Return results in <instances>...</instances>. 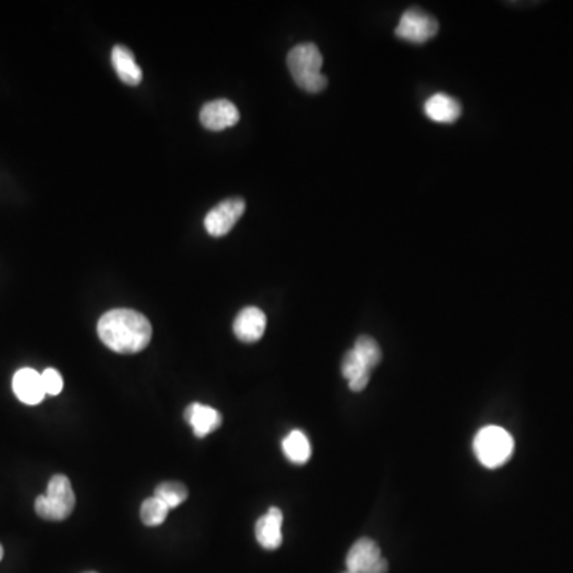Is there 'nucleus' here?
Returning <instances> with one entry per match:
<instances>
[{"label": "nucleus", "instance_id": "2eb2a0df", "mask_svg": "<svg viewBox=\"0 0 573 573\" xmlns=\"http://www.w3.org/2000/svg\"><path fill=\"white\" fill-rule=\"evenodd\" d=\"M112 64H114L115 72L118 78L126 85L136 86L142 82V69L136 63L133 51L123 45H115L112 50Z\"/></svg>", "mask_w": 573, "mask_h": 573}, {"label": "nucleus", "instance_id": "9d476101", "mask_svg": "<svg viewBox=\"0 0 573 573\" xmlns=\"http://www.w3.org/2000/svg\"><path fill=\"white\" fill-rule=\"evenodd\" d=\"M185 421L191 425L195 437L204 438L219 429L223 418L220 411L203 403H191L185 410Z\"/></svg>", "mask_w": 573, "mask_h": 573}, {"label": "nucleus", "instance_id": "b1692460", "mask_svg": "<svg viewBox=\"0 0 573 573\" xmlns=\"http://www.w3.org/2000/svg\"><path fill=\"white\" fill-rule=\"evenodd\" d=\"M86 573H96V572H86Z\"/></svg>", "mask_w": 573, "mask_h": 573}, {"label": "nucleus", "instance_id": "6ab92c4d", "mask_svg": "<svg viewBox=\"0 0 573 573\" xmlns=\"http://www.w3.org/2000/svg\"><path fill=\"white\" fill-rule=\"evenodd\" d=\"M352 349H354V351L368 363V367H370L371 370H375V368L378 367L379 362H381V347H379V344L376 343L371 336H359V338L355 340V344Z\"/></svg>", "mask_w": 573, "mask_h": 573}, {"label": "nucleus", "instance_id": "423d86ee", "mask_svg": "<svg viewBox=\"0 0 573 573\" xmlns=\"http://www.w3.org/2000/svg\"><path fill=\"white\" fill-rule=\"evenodd\" d=\"M246 211V203L242 198L225 199L219 206H215L204 219L207 233L214 238H222L233 230Z\"/></svg>", "mask_w": 573, "mask_h": 573}, {"label": "nucleus", "instance_id": "0eeeda50", "mask_svg": "<svg viewBox=\"0 0 573 573\" xmlns=\"http://www.w3.org/2000/svg\"><path fill=\"white\" fill-rule=\"evenodd\" d=\"M199 120H201V125L209 131H223L238 123L239 110L233 102L227 99H217L203 106Z\"/></svg>", "mask_w": 573, "mask_h": 573}, {"label": "nucleus", "instance_id": "a211bd4d", "mask_svg": "<svg viewBox=\"0 0 573 573\" xmlns=\"http://www.w3.org/2000/svg\"><path fill=\"white\" fill-rule=\"evenodd\" d=\"M155 497L163 500L168 505L169 510H172L188 499V489L185 488L184 484L177 483V481H166L155 489Z\"/></svg>", "mask_w": 573, "mask_h": 573}, {"label": "nucleus", "instance_id": "f8f14e48", "mask_svg": "<svg viewBox=\"0 0 573 573\" xmlns=\"http://www.w3.org/2000/svg\"><path fill=\"white\" fill-rule=\"evenodd\" d=\"M381 558V550H379L378 543L375 540L360 538L347 553L346 567L351 572L363 573Z\"/></svg>", "mask_w": 573, "mask_h": 573}, {"label": "nucleus", "instance_id": "f03ea898", "mask_svg": "<svg viewBox=\"0 0 573 573\" xmlns=\"http://www.w3.org/2000/svg\"><path fill=\"white\" fill-rule=\"evenodd\" d=\"M322 64H324L322 53L314 43H300L292 48L287 56V66L293 80L301 90L308 93H320L327 88V77L320 72Z\"/></svg>", "mask_w": 573, "mask_h": 573}, {"label": "nucleus", "instance_id": "1a4fd4ad", "mask_svg": "<svg viewBox=\"0 0 573 573\" xmlns=\"http://www.w3.org/2000/svg\"><path fill=\"white\" fill-rule=\"evenodd\" d=\"M13 392L24 405H39L45 398L42 375L32 368H21L13 376Z\"/></svg>", "mask_w": 573, "mask_h": 573}, {"label": "nucleus", "instance_id": "39448f33", "mask_svg": "<svg viewBox=\"0 0 573 573\" xmlns=\"http://www.w3.org/2000/svg\"><path fill=\"white\" fill-rule=\"evenodd\" d=\"M438 34V23L429 13L422 12L419 8H410L403 13L398 21L395 36L406 42L422 43L429 42Z\"/></svg>", "mask_w": 573, "mask_h": 573}, {"label": "nucleus", "instance_id": "ddd939ff", "mask_svg": "<svg viewBox=\"0 0 573 573\" xmlns=\"http://www.w3.org/2000/svg\"><path fill=\"white\" fill-rule=\"evenodd\" d=\"M424 112L435 123H454L462 115V107L449 94L437 93L425 101Z\"/></svg>", "mask_w": 573, "mask_h": 573}, {"label": "nucleus", "instance_id": "20e7f679", "mask_svg": "<svg viewBox=\"0 0 573 573\" xmlns=\"http://www.w3.org/2000/svg\"><path fill=\"white\" fill-rule=\"evenodd\" d=\"M75 508V494L71 481L64 475H55L48 481L47 492L37 497L36 513L47 521H64Z\"/></svg>", "mask_w": 573, "mask_h": 573}, {"label": "nucleus", "instance_id": "6e6552de", "mask_svg": "<svg viewBox=\"0 0 573 573\" xmlns=\"http://www.w3.org/2000/svg\"><path fill=\"white\" fill-rule=\"evenodd\" d=\"M265 330V312L255 306L242 309L234 319L233 332L242 343H257L262 340Z\"/></svg>", "mask_w": 573, "mask_h": 573}, {"label": "nucleus", "instance_id": "5701e85b", "mask_svg": "<svg viewBox=\"0 0 573 573\" xmlns=\"http://www.w3.org/2000/svg\"><path fill=\"white\" fill-rule=\"evenodd\" d=\"M343 573H355V572H351V570H346V572Z\"/></svg>", "mask_w": 573, "mask_h": 573}, {"label": "nucleus", "instance_id": "aec40b11", "mask_svg": "<svg viewBox=\"0 0 573 573\" xmlns=\"http://www.w3.org/2000/svg\"><path fill=\"white\" fill-rule=\"evenodd\" d=\"M42 382L45 394L51 395V397L61 394L64 387L63 376L59 375V371L55 368H47L43 371Z\"/></svg>", "mask_w": 573, "mask_h": 573}, {"label": "nucleus", "instance_id": "7ed1b4c3", "mask_svg": "<svg viewBox=\"0 0 573 573\" xmlns=\"http://www.w3.org/2000/svg\"><path fill=\"white\" fill-rule=\"evenodd\" d=\"M476 459L486 468H499L507 464L515 451L511 433L497 425H488L476 433L473 441Z\"/></svg>", "mask_w": 573, "mask_h": 573}, {"label": "nucleus", "instance_id": "4468645a", "mask_svg": "<svg viewBox=\"0 0 573 573\" xmlns=\"http://www.w3.org/2000/svg\"><path fill=\"white\" fill-rule=\"evenodd\" d=\"M371 368L354 349L347 351L341 363V373L349 382L352 392H362L371 378Z\"/></svg>", "mask_w": 573, "mask_h": 573}, {"label": "nucleus", "instance_id": "9b49d317", "mask_svg": "<svg viewBox=\"0 0 573 573\" xmlns=\"http://www.w3.org/2000/svg\"><path fill=\"white\" fill-rule=\"evenodd\" d=\"M282 521L284 515L277 507H271L266 515L258 519L255 537L265 550H277L282 545Z\"/></svg>", "mask_w": 573, "mask_h": 573}, {"label": "nucleus", "instance_id": "f3484780", "mask_svg": "<svg viewBox=\"0 0 573 573\" xmlns=\"http://www.w3.org/2000/svg\"><path fill=\"white\" fill-rule=\"evenodd\" d=\"M169 508L158 497H150L145 500L141 507V519L145 526L156 527L163 524L168 518Z\"/></svg>", "mask_w": 573, "mask_h": 573}, {"label": "nucleus", "instance_id": "f257e3e1", "mask_svg": "<svg viewBox=\"0 0 573 573\" xmlns=\"http://www.w3.org/2000/svg\"><path fill=\"white\" fill-rule=\"evenodd\" d=\"M98 335L118 354H137L152 341V324L141 312L133 309H112L98 322Z\"/></svg>", "mask_w": 573, "mask_h": 573}, {"label": "nucleus", "instance_id": "dca6fc26", "mask_svg": "<svg viewBox=\"0 0 573 573\" xmlns=\"http://www.w3.org/2000/svg\"><path fill=\"white\" fill-rule=\"evenodd\" d=\"M282 451L293 464L303 465L311 459V443L301 430H292L284 438Z\"/></svg>", "mask_w": 573, "mask_h": 573}, {"label": "nucleus", "instance_id": "4be33fe9", "mask_svg": "<svg viewBox=\"0 0 573 573\" xmlns=\"http://www.w3.org/2000/svg\"><path fill=\"white\" fill-rule=\"evenodd\" d=\"M2 558H4V548L0 545V561H2Z\"/></svg>", "mask_w": 573, "mask_h": 573}, {"label": "nucleus", "instance_id": "412c9836", "mask_svg": "<svg viewBox=\"0 0 573 573\" xmlns=\"http://www.w3.org/2000/svg\"><path fill=\"white\" fill-rule=\"evenodd\" d=\"M389 572V562L386 559L381 558L378 562H375L370 569L365 570L363 573H387Z\"/></svg>", "mask_w": 573, "mask_h": 573}]
</instances>
